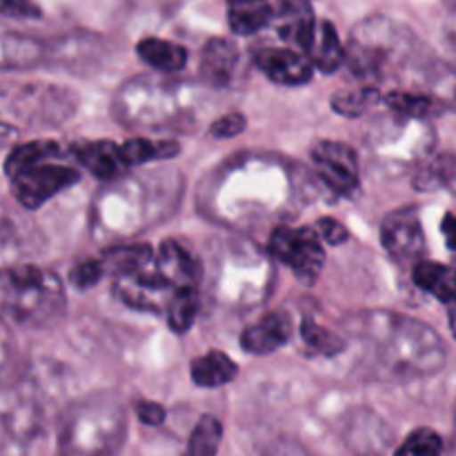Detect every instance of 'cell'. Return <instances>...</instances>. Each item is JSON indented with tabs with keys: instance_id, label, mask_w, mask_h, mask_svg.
Instances as JSON below:
<instances>
[{
	"instance_id": "1",
	"label": "cell",
	"mask_w": 456,
	"mask_h": 456,
	"mask_svg": "<svg viewBox=\"0 0 456 456\" xmlns=\"http://www.w3.org/2000/svg\"><path fill=\"white\" fill-rule=\"evenodd\" d=\"M62 307V289L56 276L34 265L0 272V314L18 323L47 321Z\"/></svg>"
},
{
	"instance_id": "2",
	"label": "cell",
	"mask_w": 456,
	"mask_h": 456,
	"mask_svg": "<svg viewBox=\"0 0 456 456\" xmlns=\"http://www.w3.org/2000/svg\"><path fill=\"white\" fill-rule=\"evenodd\" d=\"M270 252L279 263L288 265L301 283L312 285L319 279L325 263L323 245L312 227H279L270 239Z\"/></svg>"
},
{
	"instance_id": "3",
	"label": "cell",
	"mask_w": 456,
	"mask_h": 456,
	"mask_svg": "<svg viewBox=\"0 0 456 456\" xmlns=\"http://www.w3.org/2000/svg\"><path fill=\"white\" fill-rule=\"evenodd\" d=\"M80 181V174L71 167L52 165L49 160L29 165L12 176V191L18 203L27 209H38L58 191Z\"/></svg>"
},
{
	"instance_id": "4",
	"label": "cell",
	"mask_w": 456,
	"mask_h": 456,
	"mask_svg": "<svg viewBox=\"0 0 456 456\" xmlns=\"http://www.w3.org/2000/svg\"><path fill=\"white\" fill-rule=\"evenodd\" d=\"M319 176L338 194H352L359 185V159L350 145L338 141H321L312 150Z\"/></svg>"
},
{
	"instance_id": "5",
	"label": "cell",
	"mask_w": 456,
	"mask_h": 456,
	"mask_svg": "<svg viewBox=\"0 0 456 456\" xmlns=\"http://www.w3.org/2000/svg\"><path fill=\"white\" fill-rule=\"evenodd\" d=\"M174 289L176 288L154 267L151 270L142 267L132 274L116 276V294L138 310H167Z\"/></svg>"
},
{
	"instance_id": "6",
	"label": "cell",
	"mask_w": 456,
	"mask_h": 456,
	"mask_svg": "<svg viewBox=\"0 0 456 456\" xmlns=\"http://www.w3.org/2000/svg\"><path fill=\"white\" fill-rule=\"evenodd\" d=\"M383 245L396 261H417L426 248L423 239L421 221L414 208H403L399 212H392L383 221L381 230Z\"/></svg>"
},
{
	"instance_id": "7",
	"label": "cell",
	"mask_w": 456,
	"mask_h": 456,
	"mask_svg": "<svg viewBox=\"0 0 456 456\" xmlns=\"http://www.w3.org/2000/svg\"><path fill=\"white\" fill-rule=\"evenodd\" d=\"M256 65L267 78L281 85H303L314 74L310 58L297 49H263L256 53Z\"/></svg>"
},
{
	"instance_id": "8",
	"label": "cell",
	"mask_w": 456,
	"mask_h": 456,
	"mask_svg": "<svg viewBox=\"0 0 456 456\" xmlns=\"http://www.w3.org/2000/svg\"><path fill=\"white\" fill-rule=\"evenodd\" d=\"M292 337V321L285 312H272L256 325L248 328L240 337V346L249 354H272Z\"/></svg>"
},
{
	"instance_id": "9",
	"label": "cell",
	"mask_w": 456,
	"mask_h": 456,
	"mask_svg": "<svg viewBox=\"0 0 456 456\" xmlns=\"http://www.w3.org/2000/svg\"><path fill=\"white\" fill-rule=\"evenodd\" d=\"M154 270L163 274L174 288L181 285H196L200 276V265L181 243L176 240H165L159 249V256L154 261Z\"/></svg>"
},
{
	"instance_id": "10",
	"label": "cell",
	"mask_w": 456,
	"mask_h": 456,
	"mask_svg": "<svg viewBox=\"0 0 456 456\" xmlns=\"http://www.w3.org/2000/svg\"><path fill=\"white\" fill-rule=\"evenodd\" d=\"M239 65V52L225 38H212L203 47L200 56V76L214 87H227Z\"/></svg>"
},
{
	"instance_id": "11",
	"label": "cell",
	"mask_w": 456,
	"mask_h": 456,
	"mask_svg": "<svg viewBox=\"0 0 456 456\" xmlns=\"http://www.w3.org/2000/svg\"><path fill=\"white\" fill-rule=\"evenodd\" d=\"M274 13L281 38L288 40L289 45H294V47L305 53L316 29V20L312 16L310 7L303 3H283V7Z\"/></svg>"
},
{
	"instance_id": "12",
	"label": "cell",
	"mask_w": 456,
	"mask_h": 456,
	"mask_svg": "<svg viewBox=\"0 0 456 456\" xmlns=\"http://www.w3.org/2000/svg\"><path fill=\"white\" fill-rule=\"evenodd\" d=\"M74 154L87 172H92L96 178H102V181H111L127 167L120 159V147L110 141L83 142V145H76Z\"/></svg>"
},
{
	"instance_id": "13",
	"label": "cell",
	"mask_w": 456,
	"mask_h": 456,
	"mask_svg": "<svg viewBox=\"0 0 456 456\" xmlns=\"http://www.w3.org/2000/svg\"><path fill=\"white\" fill-rule=\"evenodd\" d=\"M305 53L310 56L312 65L319 71H323V74L337 71L343 65V61H346V47L341 45V38H338L332 22H316L314 36H312V43Z\"/></svg>"
},
{
	"instance_id": "14",
	"label": "cell",
	"mask_w": 456,
	"mask_h": 456,
	"mask_svg": "<svg viewBox=\"0 0 456 456\" xmlns=\"http://www.w3.org/2000/svg\"><path fill=\"white\" fill-rule=\"evenodd\" d=\"M274 18V9L267 0H230L227 20L234 34L252 36L267 27Z\"/></svg>"
},
{
	"instance_id": "15",
	"label": "cell",
	"mask_w": 456,
	"mask_h": 456,
	"mask_svg": "<svg viewBox=\"0 0 456 456\" xmlns=\"http://www.w3.org/2000/svg\"><path fill=\"white\" fill-rule=\"evenodd\" d=\"M190 374L191 381L199 387H221L225 383L234 381L236 374H239V368H236V363L230 356L214 350L191 361Z\"/></svg>"
},
{
	"instance_id": "16",
	"label": "cell",
	"mask_w": 456,
	"mask_h": 456,
	"mask_svg": "<svg viewBox=\"0 0 456 456\" xmlns=\"http://www.w3.org/2000/svg\"><path fill=\"white\" fill-rule=\"evenodd\" d=\"M414 283L426 292L435 294L439 301H456V267L441 265L435 261H419L414 265Z\"/></svg>"
},
{
	"instance_id": "17",
	"label": "cell",
	"mask_w": 456,
	"mask_h": 456,
	"mask_svg": "<svg viewBox=\"0 0 456 456\" xmlns=\"http://www.w3.org/2000/svg\"><path fill=\"white\" fill-rule=\"evenodd\" d=\"M151 256H154V249L145 243H138L107 249L101 254L98 263H101L105 276H125L150 265Z\"/></svg>"
},
{
	"instance_id": "18",
	"label": "cell",
	"mask_w": 456,
	"mask_h": 456,
	"mask_svg": "<svg viewBox=\"0 0 456 456\" xmlns=\"http://www.w3.org/2000/svg\"><path fill=\"white\" fill-rule=\"evenodd\" d=\"M136 53L147 65L163 71H178L187 65V49L172 40L145 38L136 45Z\"/></svg>"
},
{
	"instance_id": "19",
	"label": "cell",
	"mask_w": 456,
	"mask_h": 456,
	"mask_svg": "<svg viewBox=\"0 0 456 456\" xmlns=\"http://www.w3.org/2000/svg\"><path fill=\"white\" fill-rule=\"evenodd\" d=\"M199 314V292L196 285H181L174 289L167 303V323L176 334H185Z\"/></svg>"
},
{
	"instance_id": "20",
	"label": "cell",
	"mask_w": 456,
	"mask_h": 456,
	"mask_svg": "<svg viewBox=\"0 0 456 456\" xmlns=\"http://www.w3.org/2000/svg\"><path fill=\"white\" fill-rule=\"evenodd\" d=\"M181 151V145L174 141H147V138H132L120 147V159L127 167L132 165L150 163V160L172 159Z\"/></svg>"
},
{
	"instance_id": "21",
	"label": "cell",
	"mask_w": 456,
	"mask_h": 456,
	"mask_svg": "<svg viewBox=\"0 0 456 456\" xmlns=\"http://www.w3.org/2000/svg\"><path fill=\"white\" fill-rule=\"evenodd\" d=\"M58 151H61V147H58L53 141L25 142V145L16 147V150L7 156V160H4V174L12 178L13 174H18L20 169L29 167V165L43 163V160L53 159V156H58Z\"/></svg>"
},
{
	"instance_id": "22",
	"label": "cell",
	"mask_w": 456,
	"mask_h": 456,
	"mask_svg": "<svg viewBox=\"0 0 456 456\" xmlns=\"http://www.w3.org/2000/svg\"><path fill=\"white\" fill-rule=\"evenodd\" d=\"M223 441V426L216 417H203L191 430L187 441V452L191 456H212L216 454Z\"/></svg>"
},
{
	"instance_id": "23",
	"label": "cell",
	"mask_w": 456,
	"mask_h": 456,
	"mask_svg": "<svg viewBox=\"0 0 456 456\" xmlns=\"http://www.w3.org/2000/svg\"><path fill=\"white\" fill-rule=\"evenodd\" d=\"M301 337L303 341H305V346H310L312 350L319 352V354L334 356V354H341V352L346 350V338L330 332L328 328L319 325L316 321H310V319L303 321Z\"/></svg>"
},
{
	"instance_id": "24",
	"label": "cell",
	"mask_w": 456,
	"mask_h": 456,
	"mask_svg": "<svg viewBox=\"0 0 456 456\" xmlns=\"http://www.w3.org/2000/svg\"><path fill=\"white\" fill-rule=\"evenodd\" d=\"M379 101L377 87H354L343 89L332 96V110L343 116H361Z\"/></svg>"
},
{
	"instance_id": "25",
	"label": "cell",
	"mask_w": 456,
	"mask_h": 456,
	"mask_svg": "<svg viewBox=\"0 0 456 456\" xmlns=\"http://www.w3.org/2000/svg\"><path fill=\"white\" fill-rule=\"evenodd\" d=\"M444 450V439L430 428H419L405 439V444L396 450V454H414V456H435Z\"/></svg>"
},
{
	"instance_id": "26",
	"label": "cell",
	"mask_w": 456,
	"mask_h": 456,
	"mask_svg": "<svg viewBox=\"0 0 456 456\" xmlns=\"http://www.w3.org/2000/svg\"><path fill=\"white\" fill-rule=\"evenodd\" d=\"M386 105L403 116H428L432 111V98L410 92H392L386 96Z\"/></svg>"
},
{
	"instance_id": "27",
	"label": "cell",
	"mask_w": 456,
	"mask_h": 456,
	"mask_svg": "<svg viewBox=\"0 0 456 456\" xmlns=\"http://www.w3.org/2000/svg\"><path fill=\"white\" fill-rule=\"evenodd\" d=\"M102 276H105V274H102L101 263H98V258H94V261L78 263V265L71 270L69 281L78 289H87V288H94V285H96L98 281L102 279Z\"/></svg>"
},
{
	"instance_id": "28",
	"label": "cell",
	"mask_w": 456,
	"mask_h": 456,
	"mask_svg": "<svg viewBox=\"0 0 456 456\" xmlns=\"http://www.w3.org/2000/svg\"><path fill=\"white\" fill-rule=\"evenodd\" d=\"M245 127H248V120H245L243 114H227L209 125V134H212L214 138H234L239 136Z\"/></svg>"
},
{
	"instance_id": "29",
	"label": "cell",
	"mask_w": 456,
	"mask_h": 456,
	"mask_svg": "<svg viewBox=\"0 0 456 456\" xmlns=\"http://www.w3.org/2000/svg\"><path fill=\"white\" fill-rule=\"evenodd\" d=\"M316 230L321 232V236H323L330 245H343L350 239V232H347L346 225H343L341 221H337V218H321V221L316 223Z\"/></svg>"
},
{
	"instance_id": "30",
	"label": "cell",
	"mask_w": 456,
	"mask_h": 456,
	"mask_svg": "<svg viewBox=\"0 0 456 456\" xmlns=\"http://www.w3.org/2000/svg\"><path fill=\"white\" fill-rule=\"evenodd\" d=\"M0 13L13 18H31L40 16L38 7L31 0H0Z\"/></svg>"
},
{
	"instance_id": "31",
	"label": "cell",
	"mask_w": 456,
	"mask_h": 456,
	"mask_svg": "<svg viewBox=\"0 0 456 456\" xmlns=\"http://www.w3.org/2000/svg\"><path fill=\"white\" fill-rule=\"evenodd\" d=\"M136 414L145 426H160L165 421V408L154 401H138Z\"/></svg>"
},
{
	"instance_id": "32",
	"label": "cell",
	"mask_w": 456,
	"mask_h": 456,
	"mask_svg": "<svg viewBox=\"0 0 456 456\" xmlns=\"http://www.w3.org/2000/svg\"><path fill=\"white\" fill-rule=\"evenodd\" d=\"M441 232H444L448 248L456 252V216L454 214H445L444 223H441Z\"/></svg>"
},
{
	"instance_id": "33",
	"label": "cell",
	"mask_w": 456,
	"mask_h": 456,
	"mask_svg": "<svg viewBox=\"0 0 456 456\" xmlns=\"http://www.w3.org/2000/svg\"><path fill=\"white\" fill-rule=\"evenodd\" d=\"M450 328H452V334L456 337V301H454L452 310H450Z\"/></svg>"
}]
</instances>
